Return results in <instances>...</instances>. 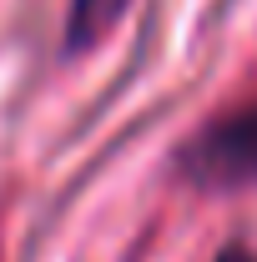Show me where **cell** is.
Wrapping results in <instances>:
<instances>
[{"label": "cell", "mask_w": 257, "mask_h": 262, "mask_svg": "<svg viewBox=\"0 0 257 262\" xmlns=\"http://www.w3.org/2000/svg\"><path fill=\"white\" fill-rule=\"evenodd\" d=\"M177 171L202 192L257 187V101H242L222 116H212L177 151Z\"/></svg>", "instance_id": "1"}, {"label": "cell", "mask_w": 257, "mask_h": 262, "mask_svg": "<svg viewBox=\"0 0 257 262\" xmlns=\"http://www.w3.org/2000/svg\"><path fill=\"white\" fill-rule=\"evenodd\" d=\"M131 0H71V10H66V31H61V46L66 56H86V51H96L101 40L111 35V26L126 15Z\"/></svg>", "instance_id": "2"}, {"label": "cell", "mask_w": 257, "mask_h": 262, "mask_svg": "<svg viewBox=\"0 0 257 262\" xmlns=\"http://www.w3.org/2000/svg\"><path fill=\"white\" fill-rule=\"evenodd\" d=\"M212 262H257V252L247 247V242H227V247H222Z\"/></svg>", "instance_id": "3"}]
</instances>
